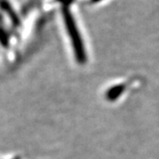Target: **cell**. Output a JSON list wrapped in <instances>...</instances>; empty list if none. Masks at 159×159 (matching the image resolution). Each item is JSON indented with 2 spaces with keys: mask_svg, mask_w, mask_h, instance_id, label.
I'll return each mask as SVG.
<instances>
[{
  "mask_svg": "<svg viewBox=\"0 0 159 159\" xmlns=\"http://www.w3.org/2000/svg\"><path fill=\"white\" fill-rule=\"evenodd\" d=\"M63 14H64V20L66 22V27L67 29V32L72 39L76 57L80 63H84L86 61V53L84 51L82 41H81V37L79 34L78 29L76 27L74 17H73L71 11H69L68 8H65L63 10Z\"/></svg>",
  "mask_w": 159,
  "mask_h": 159,
  "instance_id": "1",
  "label": "cell"
},
{
  "mask_svg": "<svg viewBox=\"0 0 159 159\" xmlns=\"http://www.w3.org/2000/svg\"><path fill=\"white\" fill-rule=\"evenodd\" d=\"M124 88H125V86L124 85H118L115 86L113 88H111V89L107 92V98H108L109 100H111V101L115 100V99L123 92Z\"/></svg>",
  "mask_w": 159,
  "mask_h": 159,
  "instance_id": "2",
  "label": "cell"
}]
</instances>
